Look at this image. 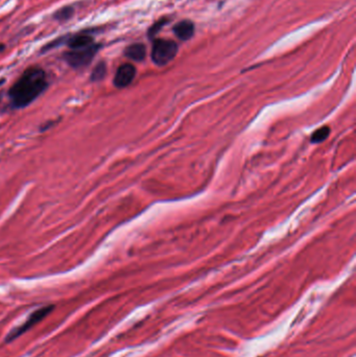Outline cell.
<instances>
[{"label": "cell", "mask_w": 356, "mask_h": 357, "mask_svg": "<svg viewBox=\"0 0 356 357\" xmlns=\"http://www.w3.org/2000/svg\"><path fill=\"white\" fill-rule=\"evenodd\" d=\"M48 80L40 67H30L8 91L12 106L16 109L26 108L46 90Z\"/></svg>", "instance_id": "obj_1"}, {"label": "cell", "mask_w": 356, "mask_h": 357, "mask_svg": "<svg viewBox=\"0 0 356 357\" xmlns=\"http://www.w3.org/2000/svg\"><path fill=\"white\" fill-rule=\"evenodd\" d=\"M179 46L172 40L157 39L152 47V60L158 66H165L176 58Z\"/></svg>", "instance_id": "obj_2"}, {"label": "cell", "mask_w": 356, "mask_h": 357, "mask_svg": "<svg viewBox=\"0 0 356 357\" xmlns=\"http://www.w3.org/2000/svg\"><path fill=\"white\" fill-rule=\"evenodd\" d=\"M100 48V44L94 43L91 46L85 47L80 50H71L64 54L65 61L74 68H82L87 67L91 62L93 58L98 52Z\"/></svg>", "instance_id": "obj_3"}, {"label": "cell", "mask_w": 356, "mask_h": 357, "mask_svg": "<svg viewBox=\"0 0 356 357\" xmlns=\"http://www.w3.org/2000/svg\"><path fill=\"white\" fill-rule=\"evenodd\" d=\"M54 309V306H46V307H42L38 310L34 312L26 320L24 323L21 324L19 327H17L16 329L12 330L8 336L6 338V342H12L14 340L15 338H17L18 336H20L21 334H23L26 331L30 330L34 325H36L37 323H39L40 320H42L47 314H48Z\"/></svg>", "instance_id": "obj_4"}, {"label": "cell", "mask_w": 356, "mask_h": 357, "mask_svg": "<svg viewBox=\"0 0 356 357\" xmlns=\"http://www.w3.org/2000/svg\"><path fill=\"white\" fill-rule=\"evenodd\" d=\"M136 76V68L132 64H124L117 69L114 76V85L117 88L128 87Z\"/></svg>", "instance_id": "obj_5"}, {"label": "cell", "mask_w": 356, "mask_h": 357, "mask_svg": "<svg viewBox=\"0 0 356 357\" xmlns=\"http://www.w3.org/2000/svg\"><path fill=\"white\" fill-rule=\"evenodd\" d=\"M196 28L190 20H182L174 26V32L182 41H187L194 37Z\"/></svg>", "instance_id": "obj_6"}, {"label": "cell", "mask_w": 356, "mask_h": 357, "mask_svg": "<svg viewBox=\"0 0 356 357\" xmlns=\"http://www.w3.org/2000/svg\"><path fill=\"white\" fill-rule=\"evenodd\" d=\"M66 43L70 50H80L91 46L96 42H94L92 36L88 32H80L72 36V37L67 38Z\"/></svg>", "instance_id": "obj_7"}, {"label": "cell", "mask_w": 356, "mask_h": 357, "mask_svg": "<svg viewBox=\"0 0 356 357\" xmlns=\"http://www.w3.org/2000/svg\"><path fill=\"white\" fill-rule=\"evenodd\" d=\"M124 54L130 60H133L136 62L144 61L146 56V47L142 43H135L128 46L126 48Z\"/></svg>", "instance_id": "obj_8"}, {"label": "cell", "mask_w": 356, "mask_h": 357, "mask_svg": "<svg viewBox=\"0 0 356 357\" xmlns=\"http://www.w3.org/2000/svg\"><path fill=\"white\" fill-rule=\"evenodd\" d=\"M106 74V66L104 62H100L96 67H94L92 74H91V80L92 82H100L104 80Z\"/></svg>", "instance_id": "obj_9"}, {"label": "cell", "mask_w": 356, "mask_h": 357, "mask_svg": "<svg viewBox=\"0 0 356 357\" xmlns=\"http://www.w3.org/2000/svg\"><path fill=\"white\" fill-rule=\"evenodd\" d=\"M74 13V8H71V6H65L61 10H58L56 13L54 15V18L58 21H60V22H63V21H67L68 19H70L71 17H72Z\"/></svg>", "instance_id": "obj_10"}, {"label": "cell", "mask_w": 356, "mask_h": 357, "mask_svg": "<svg viewBox=\"0 0 356 357\" xmlns=\"http://www.w3.org/2000/svg\"><path fill=\"white\" fill-rule=\"evenodd\" d=\"M170 21L168 18H161L160 20H158L156 23H154V26L148 30V37L150 39H152L155 36L160 32V30L166 26V23H168Z\"/></svg>", "instance_id": "obj_11"}, {"label": "cell", "mask_w": 356, "mask_h": 357, "mask_svg": "<svg viewBox=\"0 0 356 357\" xmlns=\"http://www.w3.org/2000/svg\"><path fill=\"white\" fill-rule=\"evenodd\" d=\"M329 133H330V130H329L328 128H321L320 130H318L316 132L312 135V142H314V144H318V142H322L323 140H325L327 138Z\"/></svg>", "instance_id": "obj_12"}, {"label": "cell", "mask_w": 356, "mask_h": 357, "mask_svg": "<svg viewBox=\"0 0 356 357\" xmlns=\"http://www.w3.org/2000/svg\"><path fill=\"white\" fill-rule=\"evenodd\" d=\"M4 50V44H0V52H2Z\"/></svg>", "instance_id": "obj_13"}, {"label": "cell", "mask_w": 356, "mask_h": 357, "mask_svg": "<svg viewBox=\"0 0 356 357\" xmlns=\"http://www.w3.org/2000/svg\"><path fill=\"white\" fill-rule=\"evenodd\" d=\"M2 82H4V80H0V85H2Z\"/></svg>", "instance_id": "obj_14"}]
</instances>
